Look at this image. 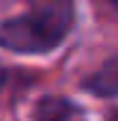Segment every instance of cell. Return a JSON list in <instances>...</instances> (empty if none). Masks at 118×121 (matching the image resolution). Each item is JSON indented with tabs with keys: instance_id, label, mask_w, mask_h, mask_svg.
I'll return each instance as SVG.
<instances>
[{
	"instance_id": "277c9868",
	"label": "cell",
	"mask_w": 118,
	"mask_h": 121,
	"mask_svg": "<svg viewBox=\"0 0 118 121\" xmlns=\"http://www.w3.org/2000/svg\"><path fill=\"white\" fill-rule=\"evenodd\" d=\"M12 77H15V71H12V68H6V65H0V100H3L6 89L12 86Z\"/></svg>"
},
{
	"instance_id": "8992f818",
	"label": "cell",
	"mask_w": 118,
	"mask_h": 121,
	"mask_svg": "<svg viewBox=\"0 0 118 121\" xmlns=\"http://www.w3.org/2000/svg\"><path fill=\"white\" fill-rule=\"evenodd\" d=\"M106 3H109V6H115V9H118V0H106Z\"/></svg>"
},
{
	"instance_id": "6da1fadb",
	"label": "cell",
	"mask_w": 118,
	"mask_h": 121,
	"mask_svg": "<svg viewBox=\"0 0 118 121\" xmlns=\"http://www.w3.org/2000/svg\"><path fill=\"white\" fill-rule=\"evenodd\" d=\"M77 27V0H38L24 15L0 21V50L47 56L68 41Z\"/></svg>"
},
{
	"instance_id": "5b68a950",
	"label": "cell",
	"mask_w": 118,
	"mask_h": 121,
	"mask_svg": "<svg viewBox=\"0 0 118 121\" xmlns=\"http://www.w3.org/2000/svg\"><path fill=\"white\" fill-rule=\"evenodd\" d=\"M106 121H118V106H112V109H109V118H106Z\"/></svg>"
},
{
	"instance_id": "3957f363",
	"label": "cell",
	"mask_w": 118,
	"mask_h": 121,
	"mask_svg": "<svg viewBox=\"0 0 118 121\" xmlns=\"http://www.w3.org/2000/svg\"><path fill=\"white\" fill-rule=\"evenodd\" d=\"M80 115L83 109L62 95H44L35 100V109H33V121H74Z\"/></svg>"
},
{
	"instance_id": "7a4b0ae2",
	"label": "cell",
	"mask_w": 118,
	"mask_h": 121,
	"mask_svg": "<svg viewBox=\"0 0 118 121\" xmlns=\"http://www.w3.org/2000/svg\"><path fill=\"white\" fill-rule=\"evenodd\" d=\"M80 89L94 98H106V100H118V56L106 59L97 71H92L88 77L80 80Z\"/></svg>"
}]
</instances>
